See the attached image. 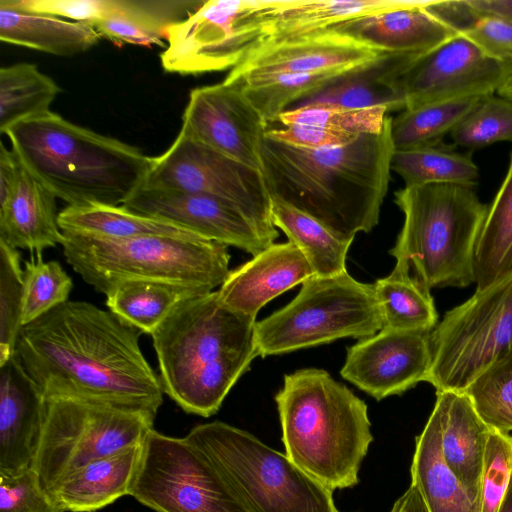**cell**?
I'll list each match as a JSON object with an SVG mask.
<instances>
[{
  "instance_id": "obj_1",
  "label": "cell",
  "mask_w": 512,
  "mask_h": 512,
  "mask_svg": "<svg viewBox=\"0 0 512 512\" xmlns=\"http://www.w3.org/2000/svg\"><path fill=\"white\" fill-rule=\"evenodd\" d=\"M139 336L110 310L68 300L21 327L15 354L44 398H78L156 416L164 391Z\"/></svg>"
},
{
  "instance_id": "obj_2",
  "label": "cell",
  "mask_w": 512,
  "mask_h": 512,
  "mask_svg": "<svg viewBox=\"0 0 512 512\" xmlns=\"http://www.w3.org/2000/svg\"><path fill=\"white\" fill-rule=\"evenodd\" d=\"M391 120L387 116L380 133L324 149L295 147L265 135L260 170L271 198L310 215L343 239L370 232L389 188Z\"/></svg>"
},
{
  "instance_id": "obj_3",
  "label": "cell",
  "mask_w": 512,
  "mask_h": 512,
  "mask_svg": "<svg viewBox=\"0 0 512 512\" xmlns=\"http://www.w3.org/2000/svg\"><path fill=\"white\" fill-rule=\"evenodd\" d=\"M255 325L218 291L179 303L151 334L164 393L187 413H217L258 356Z\"/></svg>"
},
{
  "instance_id": "obj_4",
  "label": "cell",
  "mask_w": 512,
  "mask_h": 512,
  "mask_svg": "<svg viewBox=\"0 0 512 512\" xmlns=\"http://www.w3.org/2000/svg\"><path fill=\"white\" fill-rule=\"evenodd\" d=\"M21 162L68 205L122 206L147 180L153 158L138 148L45 114L5 133Z\"/></svg>"
},
{
  "instance_id": "obj_5",
  "label": "cell",
  "mask_w": 512,
  "mask_h": 512,
  "mask_svg": "<svg viewBox=\"0 0 512 512\" xmlns=\"http://www.w3.org/2000/svg\"><path fill=\"white\" fill-rule=\"evenodd\" d=\"M275 401L285 454L332 492L358 484L373 441L366 403L318 368L286 374Z\"/></svg>"
},
{
  "instance_id": "obj_6",
  "label": "cell",
  "mask_w": 512,
  "mask_h": 512,
  "mask_svg": "<svg viewBox=\"0 0 512 512\" xmlns=\"http://www.w3.org/2000/svg\"><path fill=\"white\" fill-rule=\"evenodd\" d=\"M63 255L100 293L126 281H154L212 292L227 278V246L196 235L103 239L63 232Z\"/></svg>"
},
{
  "instance_id": "obj_7",
  "label": "cell",
  "mask_w": 512,
  "mask_h": 512,
  "mask_svg": "<svg viewBox=\"0 0 512 512\" xmlns=\"http://www.w3.org/2000/svg\"><path fill=\"white\" fill-rule=\"evenodd\" d=\"M404 215L389 253L413 268L427 288L466 287L475 282L474 253L487 206L473 187L425 185L394 193Z\"/></svg>"
},
{
  "instance_id": "obj_8",
  "label": "cell",
  "mask_w": 512,
  "mask_h": 512,
  "mask_svg": "<svg viewBox=\"0 0 512 512\" xmlns=\"http://www.w3.org/2000/svg\"><path fill=\"white\" fill-rule=\"evenodd\" d=\"M185 439L251 512H340L331 490L245 430L213 421L195 426Z\"/></svg>"
},
{
  "instance_id": "obj_9",
  "label": "cell",
  "mask_w": 512,
  "mask_h": 512,
  "mask_svg": "<svg viewBox=\"0 0 512 512\" xmlns=\"http://www.w3.org/2000/svg\"><path fill=\"white\" fill-rule=\"evenodd\" d=\"M383 328L373 284L348 271L312 276L286 306L256 322L258 356L279 355L340 338H366Z\"/></svg>"
},
{
  "instance_id": "obj_10",
  "label": "cell",
  "mask_w": 512,
  "mask_h": 512,
  "mask_svg": "<svg viewBox=\"0 0 512 512\" xmlns=\"http://www.w3.org/2000/svg\"><path fill=\"white\" fill-rule=\"evenodd\" d=\"M155 415L132 408L71 398H44L43 425L34 462L42 487L57 484L81 466L141 445Z\"/></svg>"
},
{
  "instance_id": "obj_11",
  "label": "cell",
  "mask_w": 512,
  "mask_h": 512,
  "mask_svg": "<svg viewBox=\"0 0 512 512\" xmlns=\"http://www.w3.org/2000/svg\"><path fill=\"white\" fill-rule=\"evenodd\" d=\"M430 345L427 382L436 392H464L512 350V274L446 312Z\"/></svg>"
},
{
  "instance_id": "obj_12",
  "label": "cell",
  "mask_w": 512,
  "mask_h": 512,
  "mask_svg": "<svg viewBox=\"0 0 512 512\" xmlns=\"http://www.w3.org/2000/svg\"><path fill=\"white\" fill-rule=\"evenodd\" d=\"M289 0H208L166 32L163 69L196 75L233 69L270 36Z\"/></svg>"
},
{
  "instance_id": "obj_13",
  "label": "cell",
  "mask_w": 512,
  "mask_h": 512,
  "mask_svg": "<svg viewBox=\"0 0 512 512\" xmlns=\"http://www.w3.org/2000/svg\"><path fill=\"white\" fill-rule=\"evenodd\" d=\"M131 496L155 512H251L186 439L151 430Z\"/></svg>"
},
{
  "instance_id": "obj_14",
  "label": "cell",
  "mask_w": 512,
  "mask_h": 512,
  "mask_svg": "<svg viewBox=\"0 0 512 512\" xmlns=\"http://www.w3.org/2000/svg\"><path fill=\"white\" fill-rule=\"evenodd\" d=\"M145 186L210 195L239 208L272 239V199L262 172L200 143L180 130L172 145L153 157Z\"/></svg>"
},
{
  "instance_id": "obj_15",
  "label": "cell",
  "mask_w": 512,
  "mask_h": 512,
  "mask_svg": "<svg viewBox=\"0 0 512 512\" xmlns=\"http://www.w3.org/2000/svg\"><path fill=\"white\" fill-rule=\"evenodd\" d=\"M512 65L486 55L458 34L415 59L396 79L405 109L425 104L496 94Z\"/></svg>"
},
{
  "instance_id": "obj_16",
  "label": "cell",
  "mask_w": 512,
  "mask_h": 512,
  "mask_svg": "<svg viewBox=\"0 0 512 512\" xmlns=\"http://www.w3.org/2000/svg\"><path fill=\"white\" fill-rule=\"evenodd\" d=\"M267 126L244 91L223 81L190 91L180 130L217 152L260 170V150Z\"/></svg>"
},
{
  "instance_id": "obj_17",
  "label": "cell",
  "mask_w": 512,
  "mask_h": 512,
  "mask_svg": "<svg viewBox=\"0 0 512 512\" xmlns=\"http://www.w3.org/2000/svg\"><path fill=\"white\" fill-rule=\"evenodd\" d=\"M122 206L253 256L275 241L235 205L206 194L144 185Z\"/></svg>"
},
{
  "instance_id": "obj_18",
  "label": "cell",
  "mask_w": 512,
  "mask_h": 512,
  "mask_svg": "<svg viewBox=\"0 0 512 512\" xmlns=\"http://www.w3.org/2000/svg\"><path fill=\"white\" fill-rule=\"evenodd\" d=\"M431 361L430 332L382 328L347 349L340 374L379 401L427 382Z\"/></svg>"
},
{
  "instance_id": "obj_19",
  "label": "cell",
  "mask_w": 512,
  "mask_h": 512,
  "mask_svg": "<svg viewBox=\"0 0 512 512\" xmlns=\"http://www.w3.org/2000/svg\"><path fill=\"white\" fill-rule=\"evenodd\" d=\"M383 53L349 36L326 30L261 44L229 72L224 82L243 87L253 80L281 74L352 70Z\"/></svg>"
},
{
  "instance_id": "obj_20",
  "label": "cell",
  "mask_w": 512,
  "mask_h": 512,
  "mask_svg": "<svg viewBox=\"0 0 512 512\" xmlns=\"http://www.w3.org/2000/svg\"><path fill=\"white\" fill-rule=\"evenodd\" d=\"M43 413V393L14 353L0 364V472L33 468Z\"/></svg>"
},
{
  "instance_id": "obj_21",
  "label": "cell",
  "mask_w": 512,
  "mask_h": 512,
  "mask_svg": "<svg viewBox=\"0 0 512 512\" xmlns=\"http://www.w3.org/2000/svg\"><path fill=\"white\" fill-rule=\"evenodd\" d=\"M312 276L309 262L293 243H273L230 270L218 294L231 309L256 319L266 303Z\"/></svg>"
},
{
  "instance_id": "obj_22",
  "label": "cell",
  "mask_w": 512,
  "mask_h": 512,
  "mask_svg": "<svg viewBox=\"0 0 512 512\" xmlns=\"http://www.w3.org/2000/svg\"><path fill=\"white\" fill-rule=\"evenodd\" d=\"M56 198L19 159L11 194L0 202V241L32 253L62 244Z\"/></svg>"
},
{
  "instance_id": "obj_23",
  "label": "cell",
  "mask_w": 512,
  "mask_h": 512,
  "mask_svg": "<svg viewBox=\"0 0 512 512\" xmlns=\"http://www.w3.org/2000/svg\"><path fill=\"white\" fill-rule=\"evenodd\" d=\"M443 459L464 487L477 499L491 428L479 417L464 392H436Z\"/></svg>"
},
{
  "instance_id": "obj_24",
  "label": "cell",
  "mask_w": 512,
  "mask_h": 512,
  "mask_svg": "<svg viewBox=\"0 0 512 512\" xmlns=\"http://www.w3.org/2000/svg\"><path fill=\"white\" fill-rule=\"evenodd\" d=\"M422 5L377 13L329 30L388 53L424 55L458 35Z\"/></svg>"
},
{
  "instance_id": "obj_25",
  "label": "cell",
  "mask_w": 512,
  "mask_h": 512,
  "mask_svg": "<svg viewBox=\"0 0 512 512\" xmlns=\"http://www.w3.org/2000/svg\"><path fill=\"white\" fill-rule=\"evenodd\" d=\"M143 444L91 461L64 477L51 496L65 512H95L131 496Z\"/></svg>"
},
{
  "instance_id": "obj_26",
  "label": "cell",
  "mask_w": 512,
  "mask_h": 512,
  "mask_svg": "<svg viewBox=\"0 0 512 512\" xmlns=\"http://www.w3.org/2000/svg\"><path fill=\"white\" fill-rule=\"evenodd\" d=\"M418 57L420 55L385 52L377 59L342 75L322 90L298 101L294 107L328 105L364 109L382 106L388 112L404 110L395 81Z\"/></svg>"
},
{
  "instance_id": "obj_27",
  "label": "cell",
  "mask_w": 512,
  "mask_h": 512,
  "mask_svg": "<svg viewBox=\"0 0 512 512\" xmlns=\"http://www.w3.org/2000/svg\"><path fill=\"white\" fill-rule=\"evenodd\" d=\"M91 25L24 11L0 0V40L57 56H75L98 43Z\"/></svg>"
},
{
  "instance_id": "obj_28",
  "label": "cell",
  "mask_w": 512,
  "mask_h": 512,
  "mask_svg": "<svg viewBox=\"0 0 512 512\" xmlns=\"http://www.w3.org/2000/svg\"><path fill=\"white\" fill-rule=\"evenodd\" d=\"M411 484L416 486L428 512H480L474 497L446 465L440 443L437 412L433 409L415 439Z\"/></svg>"
},
{
  "instance_id": "obj_29",
  "label": "cell",
  "mask_w": 512,
  "mask_h": 512,
  "mask_svg": "<svg viewBox=\"0 0 512 512\" xmlns=\"http://www.w3.org/2000/svg\"><path fill=\"white\" fill-rule=\"evenodd\" d=\"M424 2L423 0H289L276 15L266 42L284 41L326 31L355 19L415 7Z\"/></svg>"
},
{
  "instance_id": "obj_30",
  "label": "cell",
  "mask_w": 512,
  "mask_h": 512,
  "mask_svg": "<svg viewBox=\"0 0 512 512\" xmlns=\"http://www.w3.org/2000/svg\"><path fill=\"white\" fill-rule=\"evenodd\" d=\"M204 1L123 0L121 8L93 27L100 37L117 44L163 45L169 27L186 19Z\"/></svg>"
},
{
  "instance_id": "obj_31",
  "label": "cell",
  "mask_w": 512,
  "mask_h": 512,
  "mask_svg": "<svg viewBox=\"0 0 512 512\" xmlns=\"http://www.w3.org/2000/svg\"><path fill=\"white\" fill-rule=\"evenodd\" d=\"M476 290L512 274V153L506 175L487 206L474 253Z\"/></svg>"
},
{
  "instance_id": "obj_32",
  "label": "cell",
  "mask_w": 512,
  "mask_h": 512,
  "mask_svg": "<svg viewBox=\"0 0 512 512\" xmlns=\"http://www.w3.org/2000/svg\"><path fill=\"white\" fill-rule=\"evenodd\" d=\"M383 328L431 332L438 314L430 289L410 275V265L396 260L392 272L373 284Z\"/></svg>"
},
{
  "instance_id": "obj_33",
  "label": "cell",
  "mask_w": 512,
  "mask_h": 512,
  "mask_svg": "<svg viewBox=\"0 0 512 512\" xmlns=\"http://www.w3.org/2000/svg\"><path fill=\"white\" fill-rule=\"evenodd\" d=\"M58 223L62 232L103 239H129L145 235H195L175 224L132 212L124 206L96 203L68 205L59 212Z\"/></svg>"
},
{
  "instance_id": "obj_34",
  "label": "cell",
  "mask_w": 512,
  "mask_h": 512,
  "mask_svg": "<svg viewBox=\"0 0 512 512\" xmlns=\"http://www.w3.org/2000/svg\"><path fill=\"white\" fill-rule=\"evenodd\" d=\"M271 199L274 226L303 253L314 276L331 277L347 271L346 257L353 240L343 239L310 215Z\"/></svg>"
},
{
  "instance_id": "obj_35",
  "label": "cell",
  "mask_w": 512,
  "mask_h": 512,
  "mask_svg": "<svg viewBox=\"0 0 512 512\" xmlns=\"http://www.w3.org/2000/svg\"><path fill=\"white\" fill-rule=\"evenodd\" d=\"M202 293L163 282L126 281L106 294L109 310L140 332L152 334L182 301Z\"/></svg>"
},
{
  "instance_id": "obj_36",
  "label": "cell",
  "mask_w": 512,
  "mask_h": 512,
  "mask_svg": "<svg viewBox=\"0 0 512 512\" xmlns=\"http://www.w3.org/2000/svg\"><path fill=\"white\" fill-rule=\"evenodd\" d=\"M61 92L58 84L36 65L17 63L0 69V132L45 114Z\"/></svg>"
},
{
  "instance_id": "obj_37",
  "label": "cell",
  "mask_w": 512,
  "mask_h": 512,
  "mask_svg": "<svg viewBox=\"0 0 512 512\" xmlns=\"http://www.w3.org/2000/svg\"><path fill=\"white\" fill-rule=\"evenodd\" d=\"M391 170L406 187L459 185L473 187L479 181V168L470 155L437 145L394 151Z\"/></svg>"
},
{
  "instance_id": "obj_38",
  "label": "cell",
  "mask_w": 512,
  "mask_h": 512,
  "mask_svg": "<svg viewBox=\"0 0 512 512\" xmlns=\"http://www.w3.org/2000/svg\"><path fill=\"white\" fill-rule=\"evenodd\" d=\"M483 97L452 99L402 110L391 120L394 151L439 144Z\"/></svg>"
},
{
  "instance_id": "obj_39",
  "label": "cell",
  "mask_w": 512,
  "mask_h": 512,
  "mask_svg": "<svg viewBox=\"0 0 512 512\" xmlns=\"http://www.w3.org/2000/svg\"><path fill=\"white\" fill-rule=\"evenodd\" d=\"M349 71L281 74L253 80L240 88L269 124L278 121L289 105L322 90Z\"/></svg>"
},
{
  "instance_id": "obj_40",
  "label": "cell",
  "mask_w": 512,
  "mask_h": 512,
  "mask_svg": "<svg viewBox=\"0 0 512 512\" xmlns=\"http://www.w3.org/2000/svg\"><path fill=\"white\" fill-rule=\"evenodd\" d=\"M479 417L493 430L512 431V350L464 391Z\"/></svg>"
},
{
  "instance_id": "obj_41",
  "label": "cell",
  "mask_w": 512,
  "mask_h": 512,
  "mask_svg": "<svg viewBox=\"0 0 512 512\" xmlns=\"http://www.w3.org/2000/svg\"><path fill=\"white\" fill-rule=\"evenodd\" d=\"M73 282L57 261L44 262L42 253L25 262L22 326L68 301Z\"/></svg>"
},
{
  "instance_id": "obj_42",
  "label": "cell",
  "mask_w": 512,
  "mask_h": 512,
  "mask_svg": "<svg viewBox=\"0 0 512 512\" xmlns=\"http://www.w3.org/2000/svg\"><path fill=\"white\" fill-rule=\"evenodd\" d=\"M454 144L476 149L512 141V100L485 96L450 133Z\"/></svg>"
},
{
  "instance_id": "obj_43",
  "label": "cell",
  "mask_w": 512,
  "mask_h": 512,
  "mask_svg": "<svg viewBox=\"0 0 512 512\" xmlns=\"http://www.w3.org/2000/svg\"><path fill=\"white\" fill-rule=\"evenodd\" d=\"M388 110L377 106L348 109L328 105H306L284 111L278 118L283 125L301 124L318 126L355 135L380 133L385 125Z\"/></svg>"
},
{
  "instance_id": "obj_44",
  "label": "cell",
  "mask_w": 512,
  "mask_h": 512,
  "mask_svg": "<svg viewBox=\"0 0 512 512\" xmlns=\"http://www.w3.org/2000/svg\"><path fill=\"white\" fill-rule=\"evenodd\" d=\"M17 249L0 241V364L15 353L22 327L24 269Z\"/></svg>"
},
{
  "instance_id": "obj_45",
  "label": "cell",
  "mask_w": 512,
  "mask_h": 512,
  "mask_svg": "<svg viewBox=\"0 0 512 512\" xmlns=\"http://www.w3.org/2000/svg\"><path fill=\"white\" fill-rule=\"evenodd\" d=\"M512 475V436L491 430L480 484V512H498Z\"/></svg>"
},
{
  "instance_id": "obj_46",
  "label": "cell",
  "mask_w": 512,
  "mask_h": 512,
  "mask_svg": "<svg viewBox=\"0 0 512 512\" xmlns=\"http://www.w3.org/2000/svg\"><path fill=\"white\" fill-rule=\"evenodd\" d=\"M0 512H65L42 487L34 468L0 472Z\"/></svg>"
},
{
  "instance_id": "obj_47",
  "label": "cell",
  "mask_w": 512,
  "mask_h": 512,
  "mask_svg": "<svg viewBox=\"0 0 512 512\" xmlns=\"http://www.w3.org/2000/svg\"><path fill=\"white\" fill-rule=\"evenodd\" d=\"M24 11L70 19L94 26L118 11L123 0H9Z\"/></svg>"
},
{
  "instance_id": "obj_48",
  "label": "cell",
  "mask_w": 512,
  "mask_h": 512,
  "mask_svg": "<svg viewBox=\"0 0 512 512\" xmlns=\"http://www.w3.org/2000/svg\"><path fill=\"white\" fill-rule=\"evenodd\" d=\"M461 35L486 55L512 65V20L495 15L479 16Z\"/></svg>"
},
{
  "instance_id": "obj_49",
  "label": "cell",
  "mask_w": 512,
  "mask_h": 512,
  "mask_svg": "<svg viewBox=\"0 0 512 512\" xmlns=\"http://www.w3.org/2000/svg\"><path fill=\"white\" fill-rule=\"evenodd\" d=\"M265 135L273 140L305 149H324L343 146L353 142L360 136L318 126L301 124H291L279 129H268Z\"/></svg>"
},
{
  "instance_id": "obj_50",
  "label": "cell",
  "mask_w": 512,
  "mask_h": 512,
  "mask_svg": "<svg viewBox=\"0 0 512 512\" xmlns=\"http://www.w3.org/2000/svg\"><path fill=\"white\" fill-rule=\"evenodd\" d=\"M478 16L495 15L512 20V0H468Z\"/></svg>"
},
{
  "instance_id": "obj_51",
  "label": "cell",
  "mask_w": 512,
  "mask_h": 512,
  "mask_svg": "<svg viewBox=\"0 0 512 512\" xmlns=\"http://www.w3.org/2000/svg\"><path fill=\"white\" fill-rule=\"evenodd\" d=\"M390 512H428L419 490L413 484L394 502Z\"/></svg>"
},
{
  "instance_id": "obj_52",
  "label": "cell",
  "mask_w": 512,
  "mask_h": 512,
  "mask_svg": "<svg viewBox=\"0 0 512 512\" xmlns=\"http://www.w3.org/2000/svg\"><path fill=\"white\" fill-rule=\"evenodd\" d=\"M498 512H512V475Z\"/></svg>"
},
{
  "instance_id": "obj_53",
  "label": "cell",
  "mask_w": 512,
  "mask_h": 512,
  "mask_svg": "<svg viewBox=\"0 0 512 512\" xmlns=\"http://www.w3.org/2000/svg\"><path fill=\"white\" fill-rule=\"evenodd\" d=\"M499 96L512 100V73L498 89L497 93Z\"/></svg>"
}]
</instances>
